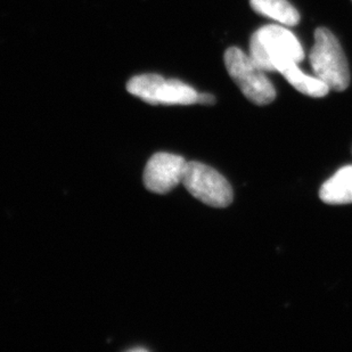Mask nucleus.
<instances>
[{
    "label": "nucleus",
    "mask_w": 352,
    "mask_h": 352,
    "mask_svg": "<svg viewBox=\"0 0 352 352\" xmlns=\"http://www.w3.org/2000/svg\"><path fill=\"white\" fill-rule=\"evenodd\" d=\"M250 56L265 72H282L289 64H299L305 52L298 38L280 25H266L252 34Z\"/></svg>",
    "instance_id": "f257e3e1"
},
{
    "label": "nucleus",
    "mask_w": 352,
    "mask_h": 352,
    "mask_svg": "<svg viewBox=\"0 0 352 352\" xmlns=\"http://www.w3.org/2000/svg\"><path fill=\"white\" fill-rule=\"evenodd\" d=\"M309 60L316 77L324 81L329 89L343 91L349 87L348 60L342 47L329 29L318 28L315 31V45Z\"/></svg>",
    "instance_id": "f03ea898"
},
{
    "label": "nucleus",
    "mask_w": 352,
    "mask_h": 352,
    "mask_svg": "<svg viewBox=\"0 0 352 352\" xmlns=\"http://www.w3.org/2000/svg\"><path fill=\"white\" fill-rule=\"evenodd\" d=\"M225 65L230 78L250 102L263 107L275 100L273 83L266 77L265 71L243 50L237 47L228 48L225 53Z\"/></svg>",
    "instance_id": "7ed1b4c3"
},
{
    "label": "nucleus",
    "mask_w": 352,
    "mask_h": 352,
    "mask_svg": "<svg viewBox=\"0 0 352 352\" xmlns=\"http://www.w3.org/2000/svg\"><path fill=\"white\" fill-rule=\"evenodd\" d=\"M126 90L151 105H192L197 103L199 98L193 87L155 74L131 78L126 83Z\"/></svg>",
    "instance_id": "20e7f679"
},
{
    "label": "nucleus",
    "mask_w": 352,
    "mask_h": 352,
    "mask_svg": "<svg viewBox=\"0 0 352 352\" xmlns=\"http://www.w3.org/2000/svg\"><path fill=\"white\" fill-rule=\"evenodd\" d=\"M184 186L190 195L212 208H227L233 202V190L228 180L211 166L187 161Z\"/></svg>",
    "instance_id": "39448f33"
},
{
    "label": "nucleus",
    "mask_w": 352,
    "mask_h": 352,
    "mask_svg": "<svg viewBox=\"0 0 352 352\" xmlns=\"http://www.w3.org/2000/svg\"><path fill=\"white\" fill-rule=\"evenodd\" d=\"M187 161L176 154H154L144 170V185L152 193L166 194L183 182Z\"/></svg>",
    "instance_id": "423d86ee"
},
{
    "label": "nucleus",
    "mask_w": 352,
    "mask_h": 352,
    "mask_svg": "<svg viewBox=\"0 0 352 352\" xmlns=\"http://www.w3.org/2000/svg\"><path fill=\"white\" fill-rule=\"evenodd\" d=\"M319 197L329 206L352 203V166H343L322 184Z\"/></svg>",
    "instance_id": "0eeeda50"
},
{
    "label": "nucleus",
    "mask_w": 352,
    "mask_h": 352,
    "mask_svg": "<svg viewBox=\"0 0 352 352\" xmlns=\"http://www.w3.org/2000/svg\"><path fill=\"white\" fill-rule=\"evenodd\" d=\"M252 10L286 27L299 23L300 14L287 0H250Z\"/></svg>",
    "instance_id": "6e6552de"
},
{
    "label": "nucleus",
    "mask_w": 352,
    "mask_h": 352,
    "mask_svg": "<svg viewBox=\"0 0 352 352\" xmlns=\"http://www.w3.org/2000/svg\"><path fill=\"white\" fill-rule=\"evenodd\" d=\"M280 74L285 77L287 82L294 87L300 93L310 97H324L329 94V87L317 77L303 74L298 64H289Z\"/></svg>",
    "instance_id": "1a4fd4ad"
},
{
    "label": "nucleus",
    "mask_w": 352,
    "mask_h": 352,
    "mask_svg": "<svg viewBox=\"0 0 352 352\" xmlns=\"http://www.w3.org/2000/svg\"><path fill=\"white\" fill-rule=\"evenodd\" d=\"M197 103L204 104V105H212V104L216 103V98H214L213 95H210V94H199Z\"/></svg>",
    "instance_id": "9d476101"
},
{
    "label": "nucleus",
    "mask_w": 352,
    "mask_h": 352,
    "mask_svg": "<svg viewBox=\"0 0 352 352\" xmlns=\"http://www.w3.org/2000/svg\"><path fill=\"white\" fill-rule=\"evenodd\" d=\"M130 351H133V352H138V351L146 352L147 349H145V348H133V349L130 350Z\"/></svg>",
    "instance_id": "9b49d317"
}]
</instances>
